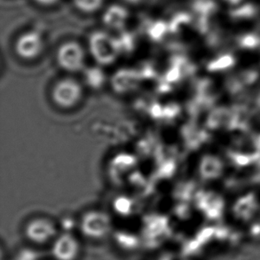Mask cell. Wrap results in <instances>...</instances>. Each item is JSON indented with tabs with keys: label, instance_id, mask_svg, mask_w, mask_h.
I'll return each mask as SVG.
<instances>
[{
	"label": "cell",
	"instance_id": "cell-1",
	"mask_svg": "<svg viewBox=\"0 0 260 260\" xmlns=\"http://www.w3.org/2000/svg\"><path fill=\"white\" fill-rule=\"evenodd\" d=\"M24 235L29 243L39 246L53 243L58 235V229L53 222L46 218H35L25 226Z\"/></svg>",
	"mask_w": 260,
	"mask_h": 260
},
{
	"label": "cell",
	"instance_id": "cell-2",
	"mask_svg": "<svg viewBox=\"0 0 260 260\" xmlns=\"http://www.w3.org/2000/svg\"><path fill=\"white\" fill-rule=\"evenodd\" d=\"M89 45L91 53L102 61L112 60L119 52V46L116 39L103 30L93 32L90 37Z\"/></svg>",
	"mask_w": 260,
	"mask_h": 260
},
{
	"label": "cell",
	"instance_id": "cell-3",
	"mask_svg": "<svg viewBox=\"0 0 260 260\" xmlns=\"http://www.w3.org/2000/svg\"><path fill=\"white\" fill-rule=\"evenodd\" d=\"M51 254L54 260H78L81 254V244L73 235H59L52 243Z\"/></svg>",
	"mask_w": 260,
	"mask_h": 260
},
{
	"label": "cell",
	"instance_id": "cell-4",
	"mask_svg": "<svg viewBox=\"0 0 260 260\" xmlns=\"http://www.w3.org/2000/svg\"><path fill=\"white\" fill-rule=\"evenodd\" d=\"M14 49L18 55L23 59L37 58L44 49L42 35L34 29L21 33L15 40Z\"/></svg>",
	"mask_w": 260,
	"mask_h": 260
},
{
	"label": "cell",
	"instance_id": "cell-5",
	"mask_svg": "<svg viewBox=\"0 0 260 260\" xmlns=\"http://www.w3.org/2000/svg\"><path fill=\"white\" fill-rule=\"evenodd\" d=\"M85 58V51L81 45L74 41L62 44L57 53V59L61 67L71 71H77L82 68Z\"/></svg>",
	"mask_w": 260,
	"mask_h": 260
},
{
	"label": "cell",
	"instance_id": "cell-6",
	"mask_svg": "<svg viewBox=\"0 0 260 260\" xmlns=\"http://www.w3.org/2000/svg\"><path fill=\"white\" fill-rule=\"evenodd\" d=\"M110 221L103 214H90L82 222V233L91 240H101L110 232Z\"/></svg>",
	"mask_w": 260,
	"mask_h": 260
},
{
	"label": "cell",
	"instance_id": "cell-7",
	"mask_svg": "<svg viewBox=\"0 0 260 260\" xmlns=\"http://www.w3.org/2000/svg\"><path fill=\"white\" fill-rule=\"evenodd\" d=\"M82 90L73 80H62L55 85L53 91L54 101L62 107H72L81 98Z\"/></svg>",
	"mask_w": 260,
	"mask_h": 260
},
{
	"label": "cell",
	"instance_id": "cell-8",
	"mask_svg": "<svg viewBox=\"0 0 260 260\" xmlns=\"http://www.w3.org/2000/svg\"><path fill=\"white\" fill-rule=\"evenodd\" d=\"M129 19V12L126 8L121 6H112L109 7L103 16V21L106 26L110 28H123Z\"/></svg>",
	"mask_w": 260,
	"mask_h": 260
},
{
	"label": "cell",
	"instance_id": "cell-9",
	"mask_svg": "<svg viewBox=\"0 0 260 260\" xmlns=\"http://www.w3.org/2000/svg\"><path fill=\"white\" fill-rule=\"evenodd\" d=\"M74 7L83 14H91L102 9L105 0H72Z\"/></svg>",
	"mask_w": 260,
	"mask_h": 260
},
{
	"label": "cell",
	"instance_id": "cell-10",
	"mask_svg": "<svg viewBox=\"0 0 260 260\" xmlns=\"http://www.w3.org/2000/svg\"><path fill=\"white\" fill-rule=\"evenodd\" d=\"M36 4L41 7H53L60 2V0H33Z\"/></svg>",
	"mask_w": 260,
	"mask_h": 260
},
{
	"label": "cell",
	"instance_id": "cell-11",
	"mask_svg": "<svg viewBox=\"0 0 260 260\" xmlns=\"http://www.w3.org/2000/svg\"><path fill=\"white\" fill-rule=\"evenodd\" d=\"M223 1H225V3L229 4V5L234 6V7L243 2V0H223Z\"/></svg>",
	"mask_w": 260,
	"mask_h": 260
},
{
	"label": "cell",
	"instance_id": "cell-12",
	"mask_svg": "<svg viewBox=\"0 0 260 260\" xmlns=\"http://www.w3.org/2000/svg\"><path fill=\"white\" fill-rule=\"evenodd\" d=\"M124 3L129 4V5H138L141 3L143 0H122Z\"/></svg>",
	"mask_w": 260,
	"mask_h": 260
}]
</instances>
